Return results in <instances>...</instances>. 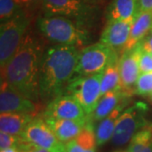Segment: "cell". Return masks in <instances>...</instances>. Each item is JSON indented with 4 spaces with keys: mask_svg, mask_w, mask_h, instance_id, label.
<instances>
[{
    "mask_svg": "<svg viewBox=\"0 0 152 152\" xmlns=\"http://www.w3.org/2000/svg\"><path fill=\"white\" fill-rule=\"evenodd\" d=\"M46 123L48 124L51 129L53 131L55 135L63 143H68L72 140H75L80 134L83 129L86 127L91 116L86 120H69L55 119L43 118Z\"/></svg>",
    "mask_w": 152,
    "mask_h": 152,
    "instance_id": "obj_14",
    "label": "cell"
},
{
    "mask_svg": "<svg viewBox=\"0 0 152 152\" xmlns=\"http://www.w3.org/2000/svg\"><path fill=\"white\" fill-rule=\"evenodd\" d=\"M136 17L125 20H108L102 33L100 42L114 49L116 52L123 49L127 43L133 23Z\"/></svg>",
    "mask_w": 152,
    "mask_h": 152,
    "instance_id": "obj_13",
    "label": "cell"
},
{
    "mask_svg": "<svg viewBox=\"0 0 152 152\" xmlns=\"http://www.w3.org/2000/svg\"><path fill=\"white\" fill-rule=\"evenodd\" d=\"M1 152H20V151L17 147H12V148H9L6 150H3V151H1Z\"/></svg>",
    "mask_w": 152,
    "mask_h": 152,
    "instance_id": "obj_31",
    "label": "cell"
},
{
    "mask_svg": "<svg viewBox=\"0 0 152 152\" xmlns=\"http://www.w3.org/2000/svg\"><path fill=\"white\" fill-rule=\"evenodd\" d=\"M39 106L25 96L22 93L17 91L15 88L10 86L4 80L1 81V92H0V112L21 113L31 115L36 117L39 112Z\"/></svg>",
    "mask_w": 152,
    "mask_h": 152,
    "instance_id": "obj_10",
    "label": "cell"
},
{
    "mask_svg": "<svg viewBox=\"0 0 152 152\" xmlns=\"http://www.w3.org/2000/svg\"><path fill=\"white\" fill-rule=\"evenodd\" d=\"M38 30L50 42L57 45L84 46L88 42V32L79 22L58 15H43L37 22Z\"/></svg>",
    "mask_w": 152,
    "mask_h": 152,
    "instance_id": "obj_3",
    "label": "cell"
},
{
    "mask_svg": "<svg viewBox=\"0 0 152 152\" xmlns=\"http://www.w3.org/2000/svg\"><path fill=\"white\" fill-rule=\"evenodd\" d=\"M152 10V0H140V12Z\"/></svg>",
    "mask_w": 152,
    "mask_h": 152,
    "instance_id": "obj_30",
    "label": "cell"
},
{
    "mask_svg": "<svg viewBox=\"0 0 152 152\" xmlns=\"http://www.w3.org/2000/svg\"><path fill=\"white\" fill-rule=\"evenodd\" d=\"M146 109L145 104L137 102L121 113L112 137L113 145H124L131 141L138 132L151 126L145 118Z\"/></svg>",
    "mask_w": 152,
    "mask_h": 152,
    "instance_id": "obj_6",
    "label": "cell"
},
{
    "mask_svg": "<svg viewBox=\"0 0 152 152\" xmlns=\"http://www.w3.org/2000/svg\"><path fill=\"white\" fill-rule=\"evenodd\" d=\"M31 18L25 10L8 21L2 23L0 28V65L4 68L20 47L28 32Z\"/></svg>",
    "mask_w": 152,
    "mask_h": 152,
    "instance_id": "obj_4",
    "label": "cell"
},
{
    "mask_svg": "<svg viewBox=\"0 0 152 152\" xmlns=\"http://www.w3.org/2000/svg\"><path fill=\"white\" fill-rule=\"evenodd\" d=\"M81 105L69 95L58 96L48 103L43 118L55 119L86 120L89 118Z\"/></svg>",
    "mask_w": 152,
    "mask_h": 152,
    "instance_id": "obj_11",
    "label": "cell"
},
{
    "mask_svg": "<svg viewBox=\"0 0 152 152\" xmlns=\"http://www.w3.org/2000/svg\"><path fill=\"white\" fill-rule=\"evenodd\" d=\"M142 51L140 42L134 48L124 52L119 58V87L125 92L132 94L134 91L136 82L140 75V58Z\"/></svg>",
    "mask_w": 152,
    "mask_h": 152,
    "instance_id": "obj_12",
    "label": "cell"
},
{
    "mask_svg": "<svg viewBox=\"0 0 152 152\" xmlns=\"http://www.w3.org/2000/svg\"><path fill=\"white\" fill-rule=\"evenodd\" d=\"M102 75L103 73L90 76H75L65 88L64 94L75 98L88 116L94 113L102 98L101 82Z\"/></svg>",
    "mask_w": 152,
    "mask_h": 152,
    "instance_id": "obj_5",
    "label": "cell"
},
{
    "mask_svg": "<svg viewBox=\"0 0 152 152\" xmlns=\"http://www.w3.org/2000/svg\"><path fill=\"white\" fill-rule=\"evenodd\" d=\"M44 15H58L75 20L83 25L91 16V8L85 0H43Z\"/></svg>",
    "mask_w": 152,
    "mask_h": 152,
    "instance_id": "obj_9",
    "label": "cell"
},
{
    "mask_svg": "<svg viewBox=\"0 0 152 152\" xmlns=\"http://www.w3.org/2000/svg\"><path fill=\"white\" fill-rule=\"evenodd\" d=\"M20 137L23 141L50 152H67L64 143L58 139L43 118H34Z\"/></svg>",
    "mask_w": 152,
    "mask_h": 152,
    "instance_id": "obj_8",
    "label": "cell"
},
{
    "mask_svg": "<svg viewBox=\"0 0 152 152\" xmlns=\"http://www.w3.org/2000/svg\"><path fill=\"white\" fill-rule=\"evenodd\" d=\"M150 96H151V100H152V93H151V95H150Z\"/></svg>",
    "mask_w": 152,
    "mask_h": 152,
    "instance_id": "obj_33",
    "label": "cell"
},
{
    "mask_svg": "<svg viewBox=\"0 0 152 152\" xmlns=\"http://www.w3.org/2000/svg\"><path fill=\"white\" fill-rule=\"evenodd\" d=\"M152 31V10L139 12L131 28L130 35L123 53L134 48Z\"/></svg>",
    "mask_w": 152,
    "mask_h": 152,
    "instance_id": "obj_16",
    "label": "cell"
},
{
    "mask_svg": "<svg viewBox=\"0 0 152 152\" xmlns=\"http://www.w3.org/2000/svg\"><path fill=\"white\" fill-rule=\"evenodd\" d=\"M140 12V0H113L107 10V20H125Z\"/></svg>",
    "mask_w": 152,
    "mask_h": 152,
    "instance_id": "obj_17",
    "label": "cell"
},
{
    "mask_svg": "<svg viewBox=\"0 0 152 152\" xmlns=\"http://www.w3.org/2000/svg\"><path fill=\"white\" fill-rule=\"evenodd\" d=\"M65 146L67 152H96V151H89L84 150L82 147H80L77 144L75 140H72L69 142L66 143Z\"/></svg>",
    "mask_w": 152,
    "mask_h": 152,
    "instance_id": "obj_29",
    "label": "cell"
},
{
    "mask_svg": "<svg viewBox=\"0 0 152 152\" xmlns=\"http://www.w3.org/2000/svg\"><path fill=\"white\" fill-rule=\"evenodd\" d=\"M80 52L76 47L65 45H54L44 52L40 75L41 101L48 103L64 94L75 75Z\"/></svg>",
    "mask_w": 152,
    "mask_h": 152,
    "instance_id": "obj_2",
    "label": "cell"
},
{
    "mask_svg": "<svg viewBox=\"0 0 152 152\" xmlns=\"http://www.w3.org/2000/svg\"><path fill=\"white\" fill-rule=\"evenodd\" d=\"M36 117L21 113H3L0 115V130L9 134L20 136Z\"/></svg>",
    "mask_w": 152,
    "mask_h": 152,
    "instance_id": "obj_18",
    "label": "cell"
},
{
    "mask_svg": "<svg viewBox=\"0 0 152 152\" xmlns=\"http://www.w3.org/2000/svg\"><path fill=\"white\" fill-rule=\"evenodd\" d=\"M18 148L20 151V152H50L46 149L37 146V145H32V144H29L27 142H25L23 140Z\"/></svg>",
    "mask_w": 152,
    "mask_h": 152,
    "instance_id": "obj_27",
    "label": "cell"
},
{
    "mask_svg": "<svg viewBox=\"0 0 152 152\" xmlns=\"http://www.w3.org/2000/svg\"><path fill=\"white\" fill-rule=\"evenodd\" d=\"M130 96L131 94L122 91L120 87L105 94L98 102L94 113L91 115V118L93 122L102 121L105 118H107L122 102L128 101Z\"/></svg>",
    "mask_w": 152,
    "mask_h": 152,
    "instance_id": "obj_15",
    "label": "cell"
},
{
    "mask_svg": "<svg viewBox=\"0 0 152 152\" xmlns=\"http://www.w3.org/2000/svg\"><path fill=\"white\" fill-rule=\"evenodd\" d=\"M118 56V52L107 45L97 42L80 52L76 76H90L103 73L107 66Z\"/></svg>",
    "mask_w": 152,
    "mask_h": 152,
    "instance_id": "obj_7",
    "label": "cell"
},
{
    "mask_svg": "<svg viewBox=\"0 0 152 152\" xmlns=\"http://www.w3.org/2000/svg\"><path fill=\"white\" fill-rule=\"evenodd\" d=\"M116 152H128V151H116Z\"/></svg>",
    "mask_w": 152,
    "mask_h": 152,
    "instance_id": "obj_32",
    "label": "cell"
},
{
    "mask_svg": "<svg viewBox=\"0 0 152 152\" xmlns=\"http://www.w3.org/2000/svg\"><path fill=\"white\" fill-rule=\"evenodd\" d=\"M142 50L148 53L152 54V31L140 42Z\"/></svg>",
    "mask_w": 152,
    "mask_h": 152,
    "instance_id": "obj_28",
    "label": "cell"
},
{
    "mask_svg": "<svg viewBox=\"0 0 152 152\" xmlns=\"http://www.w3.org/2000/svg\"><path fill=\"white\" fill-rule=\"evenodd\" d=\"M21 141L22 140L20 136L12 135V134L4 133V132L0 133V149H1V151L12 148V147L18 148L20 146Z\"/></svg>",
    "mask_w": 152,
    "mask_h": 152,
    "instance_id": "obj_24",
    "label": "cell"
},
{
    "mask_svg": "<svg viewBox=\"0 0 152 152\" xmlns=\"http://www.w3.org/2000/svg\"><path fill=\"white\" fill-rule=\"evenodd\" d=\"M120 85L119 58H114L103 71L101 82V95L104 96L111 91L118 88Z\"/></svg>",
    "mask_w": 152,
    "mask_h": 152,
    "instance_id": "obj_20",
    "label": "cell"
},
{
    "mask_svg": "<svg viewBox=\"0 0 152 152\" xmlns=\"http://www.w3.org/2000/svg\"><path fill=\"white\" fill-rule=\"evenodd\" d=\"M134 92L140 96H147L152 93V72L140 74L134 86Z\"/></svg>",
    "mask_w": 152,
    "mask_h": 152,
    "instance_id": "obj_23",
    "label": "cell"
},
{
    "mask_svg": "<svg viewBox=\"0 0 152 152\" xmlns=\"http://www.w3.org/2000/svg\"><path fill=\"white\" fill-rule=\"evenodd\" d=\"M128 102H129V100L122 102L117 108L114 109L107 118H105L100 122L96 131V144L98 146L104 145L113 137L118 119L121 113H123V110L126 107Z\"/></svg>",
    "mask_w": 152,
    "mask_h": 152,
    "instance_id": "obj_19",
    "label": "cell"
},
{
    "mask_svg": "<svg viewBox=\"0 0 152 152\" xmlns=\"http://www.w3.org/2000/svg\"><path fill=\"white\" fill-rule=\"evenodd\" d=\"M18 4L25 10H35L37 8H41L43 0H15Z\"/></svg>",
    "mask_w": 152,
    "mask_h": 152,
    "instance_id": "obj_26",
    "label": "cell"
},
{
    "mask_svg": "<svg viewBox=\"0 0 152 152\" xmlns=\"http://www.w3.org/2000/svg\"><path fill=\"white\" fill-rule=\"evenodd\" d=\"M128 152H152V125L138 132L129 142Z\"/></svg>",
    "mask_w": 152,
    "mask_h": 152,
    "instance_id": "obj_21",
    "label": "cell"
},
{
    "mask_svg": "<svg viewBox=\"0 0 152 152\" xmlns=\"http://www.w3.org/2000/svg\"><path fill=\"white\" fill-rule=\"evenodd\" d=\"M140 74L152 72V54L142 51L140 58Z\"/></svg>",
    "mask_w": 152,
    "mask_h": 152,
    "instance_id": "obj_25",
    "label": "cell"
},
{
    "mask_svg": "<svg viewBox=\"0 0 152 152\" xmlns=\"http://www.w3.org/2000/svg\"><path fill=\"white\" fill-rule=\"evenodd\" d=\"M24 10L15 0H0V20L1 24L16 16Z\"/></svg>",
    "mask_w": 152,
    "mask_h": 152,
    "instance_id": "obj_22",
    "label": "cell"
},
{
    "mask_svg": "<svg viewBox=\"0 0 152 152\" xmlns=\"http://www.w3.org/2000/svg\"><path fill=\"white\" fill-rule=\"evenodd\" d=\"M43 54L42 44L31 32H27L15 54L1 69V80L38 102L41 101L40 75Z\"/></svg>",
    "mask_w": 152,
    "mask_h": 152,
    "instance_id": "obj_1",
    "label": "cell"
}]
</instances>
